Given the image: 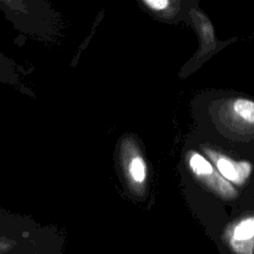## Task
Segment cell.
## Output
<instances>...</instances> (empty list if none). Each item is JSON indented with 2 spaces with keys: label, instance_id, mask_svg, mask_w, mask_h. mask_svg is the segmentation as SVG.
Here are the masks:
<instances>
[{
  "label": "cell",
  "instance_id": "6da1fadb",
  "mask_svg": "<svg viewBox=\"0 0 254 254\" xmlns=\"http://www.w3.org/2000/svg\"><path fill=\"white\" fill-rule=\"evenodd\" d=\"M192 136L215 146H254V96L236 90L207 89L190 100Z\"/></svg>",
  "mask_w": 254,
  "mask_h": 254
},
{
  "label": "cell",
  "instance_id": "7a4b0ae2",
  "mask_svg": "<svg viewBox=\"0 0 254 254\" xmlns=\"http://www.w3.org/2000/svg\"><path fill=\"white\" fill-rule=\"evenodd\" d=\"M189 24L193 27V30L196 33L198 47L195 53L183 64L178 73L179 77L183 79L190 76L221 50L238 41L237 37H232L227 40H219L215 34L211 20L199 6L190 10Z\"/></svg>",
  "mask_w": 254,
  "mask_h": 254
},
{
  "label": "cell",
  "instance_id": "3957f363",
  "mask_svg": "<svg viewBox=\"0 0 254 254\" xmlns=\"http://www.w3.org/2000/svg\"><path fill=\"white\" fill-rule=\"evenodd\" d=\"M191 142L218 171V173L229 183L243 185L251 176L253 166L247 160L235 159L224 150L204 140L192 136Z\"/></svg>",
  "mask_w": 254,
  "mask_h": 254
},
{
  "label": "cell",
  "instance_id": "277c9868",
  "mask_svg": "<svg viewBox=\"0 0 254 254\" xmlns=\"http://www.w3.org/2000/svg\"><path fill=\"white\" fill-rule=\"evenodd\" d=\"M184 159L191 175L211 191L224 199H233L237 195L232 185L196 148H188L184 153Z\"/></svg>",
  "mask_w": 254,
  "mask_h": 254
},
{
  "label": "cell",
  "instance_id": "5b68a950",
  "mask_svg": "<svg viewBox=\"0 0 254 254\" xmlns=\"http://www.w3.org/2000/svg\"><path fill=\"white\" fill-rule=\"evenodd\" d=\"M121 169L134 187L143 186L147 179V163L138 139L130 133L121 137L118 146Z\"/></svg>",
  "mask_w": 254,
  "mask_h": 254
},
{
  "label": "cell",
  "instance_id": "8992f818",
  "mask_svg": "<svg viewBox=\"0 0 254 254\" xmlns=\"http://www.w3.org/2000/svg\"><path fill=\"white\" fill-rule=\"evenodd\" d=\"M154 20L177 25L190 23V12L199 6L200 0H136Z\"/></svg>",
  "mask_w": 254,
  "mask_h": 254
},
{
  "label": "cell",
  "instance_id": "52a82bcc",
  "mask_svg": "<svg viewBox=\"0 0 254 254\" xmlns=\"http://www.w3.org/2000/svg\"><path fill=\"white\" fill-rule=\"evenodd\" d=\"M252 238H254V216L244 218L238 222L234 226L231 235L232 241L238 243L248 242Z\"/></svg>",
  "mask_w": 254,
  "mask_h": 254
}]
</instances>
